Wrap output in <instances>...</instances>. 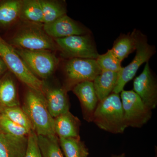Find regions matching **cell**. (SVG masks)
Returning <instances> with one entry per match:
<instances>
[{
  "instance_id": "cell-25",
  "label": "cell",
  "mask_w": 157,
  "mask_h": 157,
  "mask_svg": "<svg viewBox=\"0 0 157 157\" xmlns=\"http://www.w3.org/2000/svg\"><path fill=\"white\" fill-rule=\"evenodd\" d=\"M96 61L101 71L118 73L123 68L121 65V62L114 55L110 49L106 53L99 54Z\"/></svg>"
},
{
  "instance_id": "cell-29",
  "label": "cell",
  "mask_w": 157,
  "mask_h": 157,
  "mask_svg": "<svg viewBox=\"0 0 157 157\" xmlns=\"http://www.w3.org/2000/svg\"><path fill=\"white\" fill-rule=\"evenodd\" d=\"M111 157H126L124 153H122L121 154L119 155H113Z\"/></svg>"
},
{
  "instance_id": "cell-11",
  "label": "cell",
  "mask_w": 157,
  "mask_h": 157,
  "mask_svg": "<svg viewBox=\"0 0 157 157\" xmlns=\"http://www.w3.org/2000/svg\"><path fill=\"white\" fill-rule=\"evenodd\" d=\"M43 30L49 37L55 39L90 34L89 29L79 25L67 14L51 23L44 24Z\"/></svg>"
},
{
  "instance_id": "cell-17",
  "label": "cell",
  "mask_w": 157,
  "mask_h": 157,
  "mask_svg": "<svg viewBox=\"0 0 157 157\" xmlns=\"http://www.w3.org/2000/svg\"><path fill=\"white\" fill-rule=\"evenodd\" d=\"M20 106L16 86L13 78L6 74L0 79V108Z\"/></svg>"
},
{
  "instance_id": "cell-9",
  "label": "cell",
  "mask_w": 157,
  "mask_h": 157,
  "mask_svg": "<svg viewBox=\"0 0 157 157\" xmlns=\"http://www.w3.org/2000/svg\"><path fill=\"white\" fill-rule=\"evenodd\" d=\"M16 52L36 75L46 79L53 73L59 60L49 51H31L15 48Z\"/></svg>"
},
{
  "instance_id": "cell-15",
  "label": "cell",
  "mask_w": 157,
  "mask_h": 157,
  "mask_svg": "<svg viewBox=\"0 0 157 157\" xmlns=\"http://www.w3.org/2000/svg\"><path fill=\"white\" fill-rule=\"evenodd\" d=\"M80 121L70 112L54 118V130L59 138L76 137L79 136Z\"/></svg>"
},
{
  "instance_id": "cell-20",
  "label": "cell",
  "mask_w": 157,
  "mask_h": 157,
  "mask_svg": "<svg viewBox=\"0 0 157 157\" xmlns=\"http://www.w3.org/2000/svg\"><path fill=\"white\" fill-rule=\"evenodd\" d=\"M22 1L10 0L0 3V25L7 26L20 16Z\"/></svg>"
},
{
  "instance_id": "cell-18",
  "label": "cell",
  "mask_w": 157,
  "mask_h": 157,
  "mask_svg": "<svg viewBox=\"0 0 157 157\" xmlns=\"http://www.w3.org/2000/svg\"><path fill=\"white\" fill-rule=\"evenodd\" d=\"M137 47V39L135 30L130 34H121L114 41L112 48L113 53L121 62L126 58Z\"/></svg>"
},
{
  "instance_id": "cell-3",
  "label": "cell",
  "mask_w": 157,
  "mask_h": 157,
  "mask_svg": "<svg viewBox=\"0 0 157 157\" xmlns=\"http://www.w3.org/2000/svg\"><path fill=\"white\" fill-rule=\"evenodd\" d=\"M0 58L10 70L29 89L42 93L44 94L45 83L34 74L20 56L15 48L6 42L0 36Z\"/></svg>"
},
{
  "instance_id": "cell-14",
  "label": "cell",
  "mask_w": 157,
  "mask_h": 157,
  "mask_svg": "<svg viewBox=\"0 0 157 157\" xmlns=\"http://www.w3.org/2000/svg\"><path fill=\"white\" fill-rule=\"evenodd\" d=\"M27 142L28 136L15 137L0 130V157H24Z\"/></svg>"
},
{
  "instance_id": "cell-16",
  "label": "cell",
  "mask_w": 157,
  "mask_h": 157,
  "mask_svg": "<svg viewBox=\"0 0 157 157\" xmlns=\"http://www.w3.org/2000/svg\"><path fill=\"white\" fill-rule=\"evenodd\" d=\"M118 73L101 71L93 81L96 94L99 101L112 94L117 82Z\"/></svg>"
},
{
  "instance_id": "cell-27",
  "label": "cell",
  "mask_w": 157,
  "mask_h": 157,
  "mask_svg": "<svg viewBox=\"0 0 157 157\" xmlns=\"http://www.w3.org/2000/svg\"><path fill=\"white\" fill-rule=\"evenodd\" d=\"M24 157H42L38 144V135L34 130L28 136L26 150Z\"/></svg>"
},
{
  "instance_id": "cell-24",
  "label": "cell",
  "mask_w": 157,
  "mask_h": 157,
  "mask_svg": "<svg viewBox=\"0 0 157 157\" xmlns=\"http://www.w3.org/2000/svg\"><path fill=\"white\" fill-rule=\"evenodd\" d=\"M0 113L15 123L29 131L33 130V125L28 116L20 106L0 108Z\"/></svg>"
},
{
  "instance_id": "cell-22",
  "label": "cell",
  "mask_w": 157,
  "mask_h": 157,
  "mask_svg": "<svg viewBox=\"0 0 157 157\" xmlns=\"http://www.w3.org/2000/svg\"><path fill=\"white\" fill-rule=\"evenodd\" d=\"M43 11V23L48 24L66 15L64 4L58 1L39 0Z\"/></svg>"
},
{
  "instance_id": "cell-8",
  "label": "cell",
  "mask_w": 157,
  "mask_h": 157,
  "mask_svg": "<svg viewBox=\"0 0 157 157\" xmlns=\"http://www.w3.org/2000/svg\"><path fill=\"white\" fill-rule=\"evenodd\" d=\"M64 56L72 58L96 59L99 54L90 34L55 39Z\"/></svg>"
},
{
  "instance_id": "cell-12",
  "label": "cell",
  "mask_w": 157,
  "mask_h": 157,
  "mask_svg": "<svg viewBox=\"0 0 157 157\" xmlns=\"http://www.w3.org/2000/svg\"><path fill=\"white\" fill-rule=\"evenodd\" d=\"M72 89L80 101L85 119L89 122L92 121L93 115L99 102L93 82H80Z\"/></svg>"
},
{
  "instance_id": "cell-6",
  "label": "cell",
  "mask_w": 157,
  "mask_h": 157,
  "mask_svg": "<svg viewBox=\"0 0 157 157\" xmlns=\"http://www.w3.org/2000/svg\"><path fill=\"white\" fill-rule=\"evenodd\" d=\"M10 44L17 48L31 51L54 50L56 42L44 30L37 27H27L17 32Z\"/></svg>"
},
{
  "instance_id": "cell-2",
  "label": "cell",
  "mask_w": 157,
  "mask_h": 157,
  "mask_svg": "<svg viewBox=\"0 0 157 157\" xmlns=\"http://www.w3.org/2000/svg\"><path fill=\"white\" fill-rule=\"evenodd\" d=\"M22 109L29 118L37 135H56L54 118L48 111L42 93L29 89Z\"/></svg>"
},
{
  "instance_id": "cell-1",
  "label": "cell",
  "mask_w": 157,
  "mask_h": 157,
  "mask_svg": "<svg viewBox=\"0 0 157 157\" xmlns=\"http://www.w3.org/2000/svg\"><path fill=\"white\" fill-rule=\"evenodd\" d=\"M92 121L100 129L113 134H122L128 128L119 94L112 93L98 102Z\"/></svg>"
},
{
  "instance_id": "cell-21",
  "label": "cell",
  "mask_w": 157,
  "mask_h": 157,
  "mask_svg": "<svg viewBox=\"0 0 157 157\" xmlns=\"http://www.w3.org/2000/svg\"><path fill=\"white\" fill-rule=\"evenodd\" d=\"M38 140L42 157H64L56 135H38Z\"/></svg>"
},
{
  "instance_id": "cell-10",
  "label": "cell",
  "mask_w": 157,
  "mask_h": 157,
  "mask_svg": "<svg viewBox=\"0 0 157 157\" xmlns=\"http://www.w3.org/2000/svg\"><path fill=\"white\" fill-rule=\"evenodd\" d=\"M133 91L140 97L144 104L152 110L157 105V85L152 74L148 62L142 73L134 79Z\"/></svg>"
},
{
  "instance_id": "cell-28",
  "label": "cell",
  "mask_w": 157,
  "mask_h": 157,
  "mask_svg": "<svg viewBox=\"0 0 157 157\" xmlns=\"http://www.w3.org/2000/svg\"><path fill=\"white\" fill-rule=\"evenodd\" d=\"M8 70V68L6 64L0 58V78Z\"/></svg>"
},
{
  "instance_id": "cell-19",
  "label": "cell",
  "mask_w": 157,
  "mask_h": 157,
  "mask_svg": "<svg viewBox=\"0 0 157 157\" xmlns=\"http://www.w3.org/2000/svg\"><path fill=\"white\" fill-rule=\"evenodd\" d=\"M59 138L64 157H88V149L79 137Z\"/></svg>"
},
{
  "instance_id": "cell-23",
  "label": "cell",
  "mask_w": 157,
  "mask_h": 157,
  "mask_svg": "<svg viewBox=\"0 0 157 157\" xmlns=\"http://www.w3.org/2000/svg\"><path fill=\"white\" fill-rule=\"evenodd\" d=\"M20 16L36 23H43V11L39 0L23 1Z\"/></svg>"
},
{
  "instance_id": "cell-26",
  "label": "cell",
  "mask_w": 157,
  "mask_h": 157,
  "mask_svg": "<svg viewBox=\"0 0 157 157\" xmlns=\"http://www.w3.org/2000/svg\"><path fill=\"white\" fill-rule=\"evenodd\" d=\"M0 130L11 136L27 137L31 131L21 126L0 113Z\"/></svg>"
},
{
  "instance_id": "cell-5",
  "label": "cell",
  "mask_w": 157,
  "mask_h": 157,
  "mask_svg": "<svg viewBox=\"0 0 157 157\" xmlns=\"http://www.w3.org/2000/svg\"><path fill=\"white\" fill-rule=\"evenodd\" d=\"M121 93L124 117L127 127L141 128L151 118V109L144 104L133 90H123Z\"/></svg>"
},
{
  "instance_id": "cell-13",
  "label": "cell",
  "mask_w": 157,
  "mask_h": 157,
  "mask_svg": "<svg viewBox=\"0 0 157 157\" xmlns=\"http://www.w3.org/2000/svg\"><path fill=\"white\" fill-rule=\"evenodd\" d=\"M44 96L48 111L54 118L69 111L70 104L64 87H45Z\"/></svg>"
},
{
  "instance_id": "cell-4",
  "label": "cell",
  "mask_w": 157,
  "mask_h": 157,
  "mask_svg": "<svg viewBox=\"0 0 157 157\" xmlns=\"http://www.w3.org/2000/svg\"><path fill=\"white\" fill-rule=\"evenodd\" d=\"M137 39L136 54L132 62L118 73V79L113 93L119 94L123 90L124 87L136 75L140 66L149 60L154 54L155 48L148 44L146 37L139 31L135 30Z\"/></svg>"
},
{
  "instance_id": "cell-7",
  "label": "cell",
  "mask_w": 157,
  "mask_h": 157,
  "mask_svg": "<svg viewBox=\"0 0 157 157\" xmlns=\"http://www.w3.org/2000/svg\"><path fill=\"white\" fill-rule=\"evenodd\" d=\"M67 90L73 89L76 84L86 81H93L101 70L96 59H70L65 65Z\"/></svg>"
}]
</instances>
